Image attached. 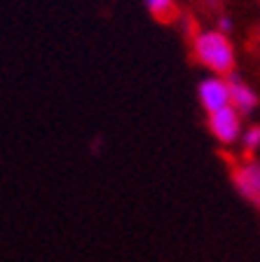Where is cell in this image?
<instances>
[{"mask_svg": "<svg viewBox=\"0 0 260 262\" xmlns=\"http://www.w3.org/2000/svg\"><path fill=\"white\" fill-rule=\"evenodd\" d=\"M192 54L202 66L225 77L234 71V47L221 31H202L192 38Z\"/></svg>", "mask_w": 260, "mask_h": 262, "instance_id": "obj_1", "label": "cell"}, {"mask_svg": "<svg viewBox=\"0 0 260 262\" xmlns=\"http://www.w3.org/2000/svg\"><path fill=\"white\" fill-rule=\"evenodd\" d=\"M230 178L234 183V190L260 211V162H253V159L232 162Z\"/></svg>", "mask_w": 260, "mask_h": 262, "instance_id": "obj_2", "label": "cell"}, {"mask_svg": "<svg viewBox=\"0 0 260 262\" xmlns=\"http://www.w3.org/2000/svg\"><path fill=\"white\" fill-rule=\"evenodd\" d=\"M239 115L242 113L232 105L209 113V131L213 134L216 141H221L223 145H230V143L237 141L239 134H242V117Z\"/></svg>", "mask_w": 260, "mask_h": 262, "instance_id": "obj_3", "label": "cell"}, {"mask_svg": "<svg viewBox=\"0 0 260 262\" xmlns=\"http://www.w3.org/2000/svg\"><path fill=\"white\" fill-rule=\"evenodd\" d=\"M199 103L206 113H216V110L230 105V82L223 77H209L199 84Z\"/></svg>", "mask_w": 260, "mask_h": 262, "instance_id": "obj_4", "label": "cell"}, {"mask_svg": "<svg viewBox=\"0 0 260 262\" xmlns=\"http://www.w3.org/2000/svg\"><path fill=\"white\" fill-rule=\"evenodd\" d=\"M230 82V105L237 108L242 115L253 113V108L258 105V96L251 87H246L244 82L239 80H228Z\"/></svg>", "mask_w": 260, "mask_h": 262, "instance_id": "obj_5", "label": "cell"}, {"mask_svg": "<svg viewBox=\"0 0 260 262\" xmlns=\"http://www.w3.org/2000/svg\"><path fill=\"white\" fill-rule=\"evenodd\" d=\"M146 7L159 24H171L178 16V7L173 0H146Z\"/></svg>", "mask_w": 260, "mask_h": 262, "instance_id": "obj_6", "label": "cell"}, {"mask_svg": "<svg viewBox=\"0 0 260 262\" xmlns=\"http://www.w3.org/2000/svg\"><path fill=\"white\" fill-rule=\"evenodd\" d=\"M258 147H260V124H253L244 134V157L251 159Z\"/></svg>", "mask_w": 260, "mask_h": 262, "instance_id": "obj_7", "label": "cell"}, {"mask_svg": "<svg viewBox=\"0 0 260 262\" xmlns=\"http://www.w3.org/2000/svg\"><path fill=\"white\" fill-rule=\"evenodd\" d=\"M218 26H221V33H223V31L228 33L230 28H232V21H230L228 16H221V21H218Z\"/></svg>", "mask_w": 260, "mask_h": 262, "instance_id": "obj_8", "label": "cell"}]
</instances>
